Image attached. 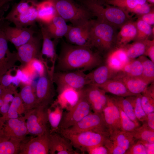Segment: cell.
Instances as JSON below:
<instances>
[{"label": "cell", "mask_w": 154, "mask_h": 154, "mask_svg": "<svg viewBox=\"0 0 154 154\" xmlns=\"http://www.w3.org/2000/svg\"><path fill=\"white\" fill-rule=\"evenodd\" d=\"M100 53L87 46L65 44L58 56L56 68L58 71L91 70L103 64Z\"/></svg>", "instance_id": "6da1fadb"}, {"label": "cell", "mask_w": 154, "mask_h": 154, "mask_svg": "<svg viewBox=\"0 0 154 154\" xmlns=\"http://www.w3.org/2000/svg\"><path fill=\"white\" fill-rule=\"evenodd\" d=\"M114 27L97 20L92 21L90 32V48L98 52H108L116 44V36Z\"/></svg>", "instance_id": "7a4b0ae2"}, {"label": "cell", "mask_w": 154, "mask_h": 154, "mask_svg": "<svg viewBox=\"0 0 154 154\" xmlns=\"http://www.w3.org/2000/svg\"><path fill=\"white\" fill-rule=\"evenodd\" d=\"M86 4L88 9L97 17V20L116 28H120L130 20L128 12L119 7L109 5L104 7L96 2L90 1Z\"/></svg>", "instance_id": "3957f363"}, {"label": "cell", "mask_w": 154, "mask_h": 154, "mask_svg": "<svg viewBox=\"0 0 154 154\" xmlns=\"http://www.w3.org/2000/svg\"><path fill=\"white\" fill-rule=\"evenodd\" d=\"M57 14L73 26L85 24L90 20L91 13L88 9L77 7L66 0H52Z\"/></svg>", "instance_id": "277c9868"}, {"label": "cell", "mask_w": 154, "mask_h": 154, "mask_svg": "<svg viewBox=\"0 0 154 154\" xmlns=\"http://www.w3.org/2000/svg\"><path fill=\"white\" fill-rule=\"evenodd\" d=\"M88 131L101 133L109 137V132L106 125L102 113L91 112L74 125L60 130L59 133L72 134Z\"/></svg>", "instance_id": "5b68a950"}, {"label": "cell", "mask_w": 154, "mask_h": 154, "mask_svg": "<svg viewBox=\"0 0 154 154\" xmlns=\"http://www.w3.org/2000/svg\"><path fill=\"white\" fill-rule=\"evenodd\" d=\"M68 139L73 146L80 150L83 153L89 148L104 145L109 138L99 133L88 131L72 134H60Z\"/></svg>", "instance_id": "8992f818"}, {"label": "cell", "mask_w": 154, "mask_h": 154, "mask_svg": "<svg viewBox=\"0 0 154 154\" xmlns=\"http://www.w3.org/2000/svg\"><path fill=\"white\" fill-rule=\"evenodd\" d=\"M48 108L36 107L23 116L26 121L29 134L36 136L50 132L48 125Z\"/></svg>", "instance_id": "52a82bcc"}, {"label": "cell", "mask_w": 154, "mask_h": 154, "mask_svg": "<svg viewBox=\"0 0 154 154\" xmlns=\"http://www.w3.org/2000/svg\"><path fill=\"white\" fill-rule=\"evenodd\" d=\"M79 92V98L77 103L68 112L62 114L59 126V132L61 130L74 125L92 112L90 105L82 89Z\"/></svg>", "instance_id": "ba28073f"}, {"label": "cell", "mask_w": 154, "mask_h": 154, "mask_svg": "<svg viewBox=\"0 0 154 154\" xmlns=\"http://www.w3.org/2000/svg\"><path fill=\"white\" fill-rule=\"evenodd\" d=\"M52 80L56 85L58 93L66 87L79 90L89 84L86 74L80 70L54 72Z\"/></svg>", "instance_id": "9c48e42d"}, {"label": "cell", "mask_w": 154, "mask_h": 154, "mask_svg": "<svg viewBox=\"0 0 154 154\" xmlns=\"http://www.w3.org/2000/svg\"><path fill=\"white\" fill-rule=\"evenodd\" d=\"M28 134L26 120L22 117L0 118V139L14 138L24 141Z\"/></svg>", "instance_id": "30bf717a"}, {"label": "cell", "mask_w": 154, "mask_h": 154, "mask_svg": "<svg viewBox=\"0 0 154 154\" xmlns=\"http://www.w3.org/2000/svg\"><path fill=\"white\" fill-rule=\"evenodd\" d=\"M35 92L36 103L35 108H48L49 105L54 103L55 91L53 82L47 72L40 77L36 84Z\"/></svg>", "instance_id": "8fae6325"}, {"label": "cell", "mask_w": 154, "mask_h": 154, "mask_svg": "<svg viewBox=\"0 0 154 154\" xmlns=\"http://www.w3.org/2000/svg\"><path fill=\"white\" fill-rule=\"evenodd\" d=\"M41 46L40 38L34 36L29 41L16 49L18 61L21 63V67L25 66L34 58L39 59L45 64L41 54Z\"/></svg>", "instance_id": "7c38bea8"}, {"label": "cell", "mask_w": 154, "mask_h": 154, "mask_svg": "<svg viewBox=\"0 0 154 154\" xmlns=\"http://www.w3.org/2000/svg\"><path fill=\"white\" fill-rule=\"evenodd\" d=\"M108 96L107 104L102 114L110 135L122 130L119 107L113 96Z\"/></svg>", "instance_id": "4fadbf2b"}, {"label": "cell", "mask_w": 154, "mask_h": 154, "mask_svg": "<svg viewBox=\"0 0 154 154\" xmlns=\"http://www.w3.org/2000/svg\"><path fill=\"white\" fill-rule=\"evenodd\" d=\"M3 29V24L0 21V77L15 66L18 61L16 52H10Z\"/></svg>", "instance_id": "5bb4252c"}, {"label": "cell", "mask_w": 154, "mask_h": 154, "mask_svg": "<svg viewBox=\"0 0 154 154\" xmlns=\"http://www.w3.org/2000/svg\"><path fill=\"white\" fill-rule=\"evenodd\" d=\"M94 112L101 113L106 106L108 95L103 90L92 84H88L81 89Z\"/></svg>", "instance_id": "9a60e30c"}, {"label": "cell", "mask_w": 154, "mask_h": 154, "mask_svg": "<svg viewBox=\"0 0 154 154\" xmlns=\"http://www.w3.org/2000/svg\"><path fill=\"white\" fill-rule=\"evenodd\" d=\"M50 132L36 136L28 141H23L19 154H48L49 153Z\"/></svg>", "instance_id": "2e32d148"}, {"label": "cell", "mask_w": 154, "mask_h": 154, "mask_svg": "<svg viewBox=\"0 0 154 154\" xmlns=\"http://www.w3.org/2000/svg\"><path fill=\"white\" fill-rule=\"evenodd\" d=\"M3 29L7 40L13 43L16 49L31 40L35 33L31 27H12L5 24Z\"/></svg>", "instance_id": "e0dca14e"}, {"label": "cell", "mask_w": 154, "mask_h": 154, "mask_svg": "<svg viewBox=\"0 0 154 154\" xmlns=\"http://www.w3.org/2000/svg\"><path fill=\"white\" fill-rule=\"evenodd\" d=\"M92 21L84 24L71 27L65 36L70 43L75 45L90 47V37Z\"/></svg>", "instance_id": "ac0fdd59"}, {"label": "cell", "mask_w": 154, "mask_h": 154, "mask_svg": "<svg viewBox=\"0 0 154 154\" xmlns=\"http://www.w3.org/2000/svg\"><path fill=\"white\" fill-rule=\"evenodd\" d=\"M49 153L50 154H79L73 149L70 141L57 133H50Z\"/></svg>", "instance_id": "d6986e66"}, {"label": "cell", "mask_w": 154, "mask_h": 154, "mask_svg": "<svg viewBox=\"0 0 154 154\" xmlns=\"http://www.w3.org/2000/svg\"><path fill=\"white\" fill-rule=\"evenodd\" d=\"M131 60L123 47L116 46L108 52L105 64L113 70L119 72Z\"/></svg>", "instance_id": "ffe728a7"}, {"label": "cell", "mask_w": 154, "mask_h": 154, "mask_svg": "<svg viewBox=\"0 0 154 154\" xmlns=\"http://www.w3.org/2000/svg\"><path fill=\"white\" fill-rule=\"evenodd\" d=\"M41 32L43 39L41 54L42 57L44 56L47 58L49 59L51 63V66L48 74L52 80L54 72L55 64L58 57L56 51L55 44L51 40L44 27H42Z\"/></svg>", "instance_id": "44dd1931"}, {"label": "cell", "mask_w": 154, "mask_h": 154, "mask_svg": "<svg viewBox=\"0 0 154 154\" xmlns=\"http://www.w3.org/2000/svg\"><path fill=\"white\" fill-rule=\"evenodd\" d=\"M96 68L86 74L89 84L97 86L102 84L108 80L114 78L119 72L113 70L105 64Z\"/></svg>", "instance_id": "7402d4cb"}, {"label": "cell", "mask_w": 154, "mask_h": 154, "mask_svg": "<svg viewBox=\"0 0 154 154\" xmlns=\"http://www.w3.org/2000/svg\"><path fill=\"white\" fill-rule=\"evenodd\" d=\"M58 94L57 99L52 105H58L62 108H66L68 110L76 104L79 96V90L70 87L64 88Z\"/></svg>", "instance_id": "603a6c76"}, {"label": "cell", "mask_w": 154, "mask_h": 154, "mask_svg": "<svg viewBox=\"0 0 154 154\" xmlns=\"http://www.w3.org/2000/svg\"><path fill=\"white\" fill-rule=\"evenodd\" d=\"M116 37L117 46L122 47L134 40L137 35L136 22L130 20L123 24Z\"/></svg>", "instance_id": "cb8c5ba5"}, {"label": "cell", "mask_w": 154, "mask_h": 154, "mask_svg": "<svg viewBox=\"0 0 154 154\" xmlns=\"http://www.w3.org/2000/svg\"><path fill=\"white\" fill-rule=\"evenodd\" d=\"M97 86L106 93H109L115 96L126 97L137 95L129 92L124 83L116 78L110 79L103 84Z\"/></svg>", "instance_id": "d4e9b609"}, {"label": "cell", "mask_w": 154, "mask_h": 154, "mask_svg": "<svg viewBox=\"0 0 154 154\" xmlns=\"http://www.w3.org/2000/svg\"><path fill=\"white\" fill-rule=\"evenodd\" d=\"M44 27L51 38L55 39L65 36L70 26L61 17L57 15Z\"/></svg>", "instance_id": "484cf974"}, {"label": "cell", "mask_w": 154, "mask_h": 154, "mask_svg": "<svg viewBox=\"0 0 154 154\" xmlns=\"http://www.w3.org/2000/svg\"><path fill=\"white\" fill-rule=\"evenodd\" d=\"M115 78L121 80L129 91L136 95L141 94L149 85L141 78L129 76L121 72Z\"/></svg>", "instance_id": "4316f807"}, {"label": "cell", "mask_w": 154, "mask_h": 154, "mask_svg": "<svg viewBox=\"0 0 154 154\" xmlns=\"http://www.w3.org/2000/svg\"><path fill=\"white\" fill-rule=\"evenodd\" d=\"M38 21L47 24L57 14L52 0H46L36 4Z\"/></svg>", "instance_id": "83f0119b"}, {"label": "cell", "mask_w": 154, "mask_h": 154, "mask_svg": "<svg viewBox=\"0 0 154 154\" xmlns=\"http://www.w3.org/2000/svg\"><path fill=\"white\" fill-rule=\"evenodd\" d=\"M36 4L31 6L27 11L14 17L10 22L13 23L15 27H19L33 26L35 24L36 22L38 21V15L35 7Z\"/></svg>", "instance_id": "f1b7e54d"}, {"label": "cell", "mask_w": 154, "mask_h": 154, "mask_svg": "<svg viewBox=\"0 0 154 154\" xmlns=\"http://www.w3.org/2000/svg\"><path fill=\"white\" fill-rule=\"evenodd\" d=\"M19 94L25 110L24 116L34 108L36 103L35 90L31 84H21Z\"/></svg>", "instance_id": "f546056e"}, {"label": "cell", "mask_w": 154, "mask_h": 154, "mask_svg": "<svg viewBox=\"0 0 154 154\" xmlns=\"http://www.w3.org/2000/svg\"><path fill=\"white\" fill-rule=\"evenodd\" d=\"M25 110L19 93L16 91L14 94V98L11 102L9 110L5 115L0 117L3 119L18 118L23 116Z\"/></svg>", "instance_id": "4dcf8cb0"}, {"label": "cell", "mask_w": 154, "mask_h": 154, "mask_svg": "<svg viewBox=\"0 0 154 154\" xmlns=\"http://www.w3.org/2000/svg\"><path fill=\"white\" fill-rule=\"evenodd\" d=\"M135 96L125 97L113 96L118 107L120 108L128 117L135 123L140 125L136 118L134 111V101Z\"/></svg>", "instance_id": "1f68e13d"}, {"label": "cell", "mask_w": 154, "mask_h": 154, "mask_svg": "<svg viewBox=\"0 0 154 154\" xmlns=\"http://www.w3.org/2000/svg\"><path fill=\"white\" fill-rule=\"evenodd\" d=\"M109 138L114 144L128 150L136 140L131 132L118 131L110 135Z\"/></svg>", "instance_id": "d6a6232c"}, {"label": "cell", "mask_w": 154, "mask_h": 154, "mask_svg": "<svg viewBox=\"0 0 154 154\" xmlns=\"http://www.w3.org/2000/svg\"><path fill=\"white\" fill-rule=\"evenodd\" d=\"M23 141L14 138L0 139V154H19Z\"/></svg>", "instance_id": "836d02e7"}, {"label": "cell", "mask_w": 154, "mask_h": 154, "mask_svg": "<svg viewBox=\"0 0 154 154\" xmlns=\"http://www.w3.org/2000/svg\"><path fill=\"white\" fill-rule=\"evenodd\" d=\"M148 39L143 41H135L133 43L122 47L130 59H135L144 55Z\"/></svg>", "instance_id": "e575fe53"}, {"label": "cell", "mask_w": 154, "mask_h": 154, "mask_svg": "<svg viewBox=\"0 0 154 154\" xmlns=\"http://www.w3.org/2000/svg\"><path fill=\"white\" fill-rule=\"evenodd\" d=\"M131 132L135 140L154 143V130L146 124L143 123L142 126Z\"/></svg>", "instance_id": "d590c367"}, {"label": "cell", "mask_w": 154, "mask_h": 154, "mask_svg": "<svg viewBox=\"0 0 154 154\" xmlns=\"http://www.w3.org/2000/svg\"><path fill=\"white\" fill-rule=\"evenodd\" d=\"M141 62L143 72L141 78L149 84L154 82V63L143 55L137 58Z\"/></svg>", "instance_id": "8d00e7d4"}, {"label": "cell", "mask_w": 154, "mask_h": 154, "mask_svg": "<svg viewBox=\"0 0 154 154\" xmlns=\"http://www.w3.org/2000/svg\"><path fill=\"white\" fill-rule=\"evenodd\" d=\"M121 72L131 77L141 78L143 72V66L138 58L131 59L123 67Z\"/></svg>", "instance_id": "74e56055"}, {"label": "cell", "mask_w": 154, "mask_h": 154, "mask_svg": "<svg viewBox=\"0 0 154 154\" xmlns=\"http://www.w3.org/2000/svg\"><path fill=\"white\" fill-rule=\"evenodd\" d=\"M54 105L56 107L54 111L48 109V121L51 127L50 133L59 132V126L63 114L62 108L58 105Z\"/></svg>", "instance_id": "f35d334b"}, {"label": "cell", "mask_w": 154, "mask_h": 154, "mask_svg": "<svg viewBox=\"0 0 154 154\" xmlns=\"http://www.w3.org/2000/svg\"><path fill=\"white\" fill-rule=\"evenodd\" d=\"M36 3L35 0H22L13 7L4 19L10 21L14 17L27 11Z\"/></svg>", "instance_id": "ab89813d"}, {"label": "cell", "mask_w": 154, "mask_h": 154, "mask_svg": "<svg viewBox=\"0 0 154 154\" xmlns=\"http://www.w3.org/2000/svg\"><path fill=\"white\" fill-rule=\"evenodd\" d=\"M136 24L137 27V35L135 41H143L148 39L152 33L151 25L139 18Z\"/></svg>", "instance_id": "60d3db41"}, {"label": "cell", "mask_w": 154, "mask_h": 154, "mask_svg": "<svg viewBox=\"0 0 154 154\" xmlns=\"http://www.w3.org/2000/svg\"><path fill=\"white\" fill-rule=\"evenodd\" d=\"M147 0H106L108 5L121 8L127 12L138 4L144 3Z\"/></svg>", "instance_id": "b9f144b4"}, {"label": "cell", "mask_w": 154, "mask_h": 154, "mask_svg": "<svg viewBox=\"0 0 154 154\" xmlns=\"http://www.w3.org/2000/svg\"><path fill=\"white\" fill-rule=\"evenodd\" d=\"M119 108L120 115L122 131L131 132L140 126V125L132 121L120 108L119 107Z\"/></svg>", "instance_id": "7bdbcfd3"}, {"label": "cell", "mask_w": 154, "mask_h": 154, "mask_svg": "<svg viewBox=\"0 0 154 154\" xmlns=\"http://www.w3.org/2000/svg\"><path fill=\"white\" fill-rule=\"evenodd\" d=\"M141 94L136 95L134 101V111L135 116L139 121L143 123L146 121L147 115L143 110L141 105Z\"/></svg>", "instance_id": "ee69618b"}, {"label": "cell", "mask_w": 154, "mask_h": 154, "mask_svg": "<svg viewBox=\"0 0 154 154\" xmlns=\"http://www.w3.org/2000/svg\"><path fill=\"white\" fill-rule=\"evenodd\" d=\"M141 103L142 108L147 115L154 112V98L142 94Z\"/></svg>", "instance_id": "f6af8a7d"}, {"label": "cell", "mask_w": 154, "mask_h": 154, "mask_svg": "<svg viewBox=\"0 0 154 154\" xmlns=\"http://www.w3.org/2000/svg\"><path fill=\"white\" fill-rule=\"evenodd\" d=\"M125 154H147L145 147L141 141L136 140L134 143L127 150Z\"/></svg>", "instance_id": "bcb514c9"}, {"label": "cell", "mask_w": 154, "mask_h": 154, "mask_svg": "<svg viewBox=\"0 0 154 154\" xmlns=\"http://www.w3.org/2000/svg\"><path fill=\"white\" fill-rule=\"evenodd\" d=\"M153 5L149 4L147 1L145 3L138 4L133 8L127 11L133 13L140 16L147 13L150 12L153 9H151V5Z\"/></svg>", "instance_id": "7dc6e473"}, {"label": "cell", "mask_w": 154, "mask_h": 154, "mask_svg": "<svg viewBox=\"0 0 154 154\" xmlns=\"http://www.w3.org/2000/svg\"><path fill=\"white\" fill-rule=\"evenodd\" d=\"M29 63L40 77L43 76L47 72L45 66L41 60L37 58H34Z\"/></svg>", "instance_id": "c3c4849f"}, {"label": "cell", "mask_w": 154, "mask_h": 154, "mask_svg": "<svg viewBox=\"0 0 154 154\" xmlns=\"http://www.w3.org/2000/svg\"><path fill=\"white\" fill-rule=\"evenodd\" d=\"M104 145L108 149L110 154H124L126 151L125 149L114 144L109 138Z\"/></svg>", "instance_id": "681fc988"}, {"label": "cell", "mask_w": 154, "mask_h": 154, "mask_svg": "<svg viewBox=\"0 0 154 154\" xmlns=\"http://www.w3.org/2000/svg\"><path fill=\"white\" fill-rule=\"evenodd\" d=\"M11 70L12 69L9 70L0 77V84L4 89L9 88L13 84L14 76L11 74Z\"/></svg>", "instance_id": "f907efd6"}, {"label": "cell", "mask_w": 154, "mask_h": 154, "mask_svg": "<svg viewBox=\"0 0 154 154\" xmlns=\"http://www.w3.org/2000/svg\"><path fill=\"white\" fill-rule=\"evenodd\" d=\"M144 55L149 57L150 59L154 63V40L148 39L146 48Z\"/></svg>", "instance_id": "816d5d0a"}, {"label": "cell", "mask_w": 154, "mask_h": 154, "mask_svg": "<svg viewBox=\"0 0 154 154\" xmlns=\"http://www.w3.org/2000/svg\"><path fill=\"white\" fill-rule=\"evenodd\" d=\"M86 151L90 154H110L108 149L104 145L97 146L88 148L86 150Z\"/></svg>", "instance_id": "f5cc1de1"}, {"label": "cell", "mask_w": 154, "mask_h": 154, "mask_svg": "<svg viewBox=\"0 0 154 154\" xmlns=\"http://www.w3.org/2000/svg\"><path fill=\"white\" fill-rule=\"evenodd\" d=\"M139 18L150 25H154V9H153L149 13L141 15Z\"/></svg>", "instance_id": "db71d44e"}, {"label": "cell", "mask_w": 154, "mask_h": 154, "mask_svg": "<svg viewBox=\"0 0 154 154\" xmlns=\"http://www.w3.org/2000/svg\"><path fill=\"white\" fill-rule=\"evenodd\" d=\"M143 123L146 124L150 128L154 130V112L147 115L146 120Z\"/></svg>", "instance_id": "11a10c76"}, {"label": "cell", "mask_w": 154, "mask_h": 154, "mask_svg": "<svg viewBox=\"0 0 154 154\" xmlns=\"http://www.w3.org/2000/svg\"><path fill=\"white\" fill-rule=\"evenodd\" d=\"M151 84V85L149 87L148 86L142 93V94L154 98V82Z\"/></svg>", "instance_id": "9f6ffc18"}, {"label": "cell", "mask_w": 154, "mask_h": 154, "mask_svg": "<svg viewBox=\"0 0 154 154\" xmlns=\"http://www.w3.org/2000/svg\"><path fill=\"white\" fill-rule=\"evenodd\" d=\"M10 106L9 103L4 102L0 108V114L3 116L7 113Z\"/></svg>", "instance_id": "6f0895ef"}, {"label": "cell", "mask_w": 154, "mask_h": 154, "mask_svg": "<svg viewBox=\"0 0 154 154\" xmlns=\"http://www.w3.org/2000/svg\"><path fill=\"white\" fill-rule=\"evenodd\" d=\"M140 141L142 143L145 147L147 154H154V143H151L147 142Z\"/></svg>", "instance_id": "680465c9"}, {"label": "cell", "mask_w": 154, "mask_h": 154, "mask_svg": "<svg viewBox=\"0 0 154 154\" xmlns=\"http://www.w3.org/2000/svg\"><path fill=\"white\" fill-rule=\"evenodd\" d=\"M14 0H2L0 3V8L7 3Z\"/></svg>", "instance_id": "91938a15"}, {"label": "cell", "mask_w": 154, "mask_h": 154, "mask_svg": "<svg viewBox=\"0 0 154 154\" xmlns=\"http://www.w3.org/2000/svg\"><path fill=\"white\" fill-rule=\"evenodd\" d=\"M4 89L0 84V97L1 96L4 91Z\"/></svg>", "instance_id": "94428289"}, {"label": "cell", "mask_w": 154, "mask_h": 154, "mask_svg": "<svg viewBox=\"0 0 154 154\" xmlns=\"http://www.w3.org/2000/svg\"><path fill=\"white\" fill-rule=\"evenodd\" d=\"M4 102L1 96L0 97V108Z\"/></svg>", "instance_id": "6125c7cd"}, {"label": "cell", "mask_w": 154, "mask_h": 154, "mask_svg": "<svg viewBox=\"0 0 154 154\" xmlns=\"http://www.w3.org/2000/svg\"><path fill=\"white\" fill-rule=\"evenodd\" d=\"M147 1L150 4L154 5V0H147Z\"/></svg>", "instance_id": "be15d7a7"}, {"label": "cell", "mask_w": 154, "mask_h": 154, "mask_svg": "<svg viewBox=\"0 0 154 154\" xmlns=\"http://www.w3.org/2000/svg\"><path fill=\"white\" fill-rule=\"evenodd\" d=\"M2 0H0V3L1 2V1H2Z\"/></svg>", "instance_id": "e7e4bbea"}]
</instances>
